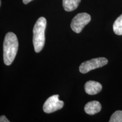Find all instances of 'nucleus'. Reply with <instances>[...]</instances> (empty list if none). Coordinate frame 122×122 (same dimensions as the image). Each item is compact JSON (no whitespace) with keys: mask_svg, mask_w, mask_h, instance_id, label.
Here are the masks:
<instances>
[{"mask_svg":"<svg viewBox=\"0 0 122 122\" xmlns=\"http://www.w3.org/2000/svg\"><path fill=\"white\" fill-rule=\"evenodd\" d=\"M101 108V105L98 101H93L89 102L85 105L84 111L86 114L92 115L100 112Z\"/></svg>","mask_w":122,"mask_h":122,"instance_id":"7","label":"nucleus"},{"mask_svg":"<svg viewBox=\"0 0 122 122\" xmlns=\"http://www.w3.org/2000/svg\"><path fill=\"white\" fill-rule=\"evenodd\" d=\"M32 1V0H23V2L24 4H27Z\"/></svg>","mask_w":122,"mask_h":122,"instance_id":"12","label":"nucleus"},{"mask_svg":"<svg viewBox=\"0 0 122 122\" xmlns=\"http://www.w3.org/2000/svg\"><path fill=\"white\" fill-rule=\"evenodd\" d=\"M81 0H63V7L65 11H72L77 9Z\"/></svg>","mask_w":122,"mask_h":122,"instance_id":"8","label":"nucleus"},{"mask_svg":"<svg viewBox=\"0 0 122 122\" xmlns=\"http://www.w3.org/2000/svg\"><path fill=\"white\" fill-rule=\"evenodd\" d=\"M84 88L86 93L90 95H94L101 91L102 86L98 82L90 80L85 83Z\"/></svg>","mask_w":122,"mask_h":122,"instance_id":"6","label":"nucleus"},{"mask_svg":"<svg viewBox=\"0 0 122 122\" xmlns=\"http://www.w3.org/2000/svg\"><path fill=\"white\" fill-rule=\"evenodd\" d=\"M64 102L59 100V95H53L47 99L43 105V110L46 113L50 114L62 109Z\"/></svg>","mask_w":122,"mask_h":122,"instance_id":"5","label":"nucleus"},{"mask_svg":"<svg viewBox=\"0 0 122 122\" xmlns=\"http://www.w3.org/2000/svg\"><path fill=\"white\" fill-rule=\"evenodd\" d=\"M110 122H122V111H116L111 115Z\"/></svg>","mask_w":122,"mask_h":122,"instance_id":"10","label":"nucleus"},{"mask_svg":"<svg viewBox=\"0 0 122 122\" xmlns=\"http://www.w3.org/2000/svg\"><path fill=\"white\" fill-rule=\"evenodd\" d=\"M46 27V20L40 17L35 23L33 30V44L36 53L41 51L45 45V31Z\"/></svg>","mask_w":122,"mask_h":122,"instance_id":"2","label":"nucleus"},{"mask_svg":"<svg viewBox=\"0 0 122 122\" xmlns=\"http://www.w3.org/2000/svg\"><path fill=\"white\" fill-rule=\"evenodd\" d=\"M114 33L117 35H122V14L115 20L113 24Z\"/></svg>","mask_w":122,"mask_h":122,"instance_id":"9","label":"nucleus"},{"mask_svg":"<svg viewBox=\"0 0 122 122\" xmlns=\"http://www.w3.org/2000/svg\"><path fill=\"white\" fill-rule=\"evenodd\" d=\"M10 121L6 118L5 116L2 115L0 117V122H9Z\"/></svg>","mask_w":122,"mask_h":122,"instance_id":"11","label":"nucleus"},{"mask_svg":"<svg viewBox=\"0 0 122 122\" xmlns=\"http://www.w3.org/2000/svg\"><path fill=\"white\" fill-rule=\"evenodd\" d=\"M91 20V15L86 13L77 14L73 18L71 23V28L76 33L82 31L86 25L89 23Z\"/></svg>","mask_w":122,"mask_h":122,"instance_id":"3","label":"nucleus"},{"mask_svg":"<svg viewBox=\"0 0 122 122\" xmlns=\"http://www.w3.org/2000/svg\"><path fill=\"white\" fill-rule=\"evenodd\" d=\"M108 60L106 58L100 57L85 61L81 64L79 71L82 74H86L92 70L104 66L107 64Z\"/></svg>","mask_w":122,"mask_h":122,"instance_id":"4","label":"nucleus"},{"mask_svg":"<svg viewBox=\"0 0 122 122\" xmlns=\"http://www.w3.org/2000/svg\"><path fill=\"white\" fill-rule=\"evenodd\" d=\"M19 46L16 36L13 32L6 35L4 42V61L6 65L10 66L14 60Z\"/></svg>","mask_w":122,"mask_h":122,"instance_id":"1","label":"nucleus"},{"mask_svg":"<svg viewBox=\"0 0 122 122\" xmlns=\"http://www.w3.org/2000/svg\"><path fill=\"white\" fill-rule=\"evenodd\" d=\"M1 0H0V6H1Z\"/></svg>","mask_w":122,"mask_h":122,"instance_id":"13","label":"nucleus"}]
</instances>
